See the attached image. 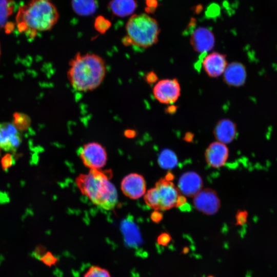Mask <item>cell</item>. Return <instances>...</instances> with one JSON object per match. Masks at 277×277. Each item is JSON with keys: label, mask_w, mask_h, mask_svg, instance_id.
I'll return each instance as SVG.
<instances>
[{"label": "cell", "mask_w": 277, "mask_h": 277, "mask_svg": "<svg viewBox=\"0 0 277 277\" xmlns=\"http://www.w3.org/2000/svg\"><path fill=\"white\" fill-rule=\"evenodd\" d=\"M190 42L195 51L205 54L213 48L215 39L210 30L205 27H199L191 33Z\"/></svg>", "instance_id": "7c38bea8"}, {"label": "cell", "mask_w": 277, "mask_h": 277, "mask_svg": "<svg viewBox=\"0 0 277 277\" xmlns=\"http://www.w3.org/2000/svg\"><path fill=\"white\" fill-rule=\"evenodd\" d=\"M145 79L148 84H153L157 82V76L155 73L151 71L146 75Z\"/></svg>", "instance_id": "f546056e"}, {"label": "cell", "mask_w": 277, "mask_h": 277, "mask_svg": "<svg viewBox=\"0 0 277 277\" xmlns=\"http://www.w3.org/2000/svg\"><path fill=\"white\" fill-rule=\"evenodd\" d=\"M14 159L12 154L7 153L1 158V167L4 171H6L14 164Z\"/></svg>", "instance_id": "484cf974"}, {"label": "cell", "mask_w": 277, "mask_h": 277, "mask_svg": "<svg viewBox=\"0 0 277 277\" xmlns=\"http://www.w3.org/2000/svg\"><path fill=\"white\" fill-rule=\"evenodd\" d=\"M144 200L146 204L155 210H160V200L155 187L150 189L145 194Z\"/></svg>", "instance_id": "44dd1931"}, {"label": "cell", "mask_w": 277, "mask_h": 277, "mask_svg": "<svg viewBox=\"0 0 277 277\" xmlns=\"http://www.w3.org/2000/svg\"><path fill=\"white\" fill-rule=\"evenodd\" d=\"M181 86L177 78H166L157 81L152 89L154 98L159 103L171 105L181 95Z\"/></svg>", "instance_id": "8992f818"}, {"label": "cell", "mask_w": 277, "mask_h": 277, "mask_svg": "<svg viewBox=\"0 0 277 277\" xmlns=\"http://www.w3.org/2000/svg\"><path fill=\"white\" fill-rule=\"evenodd\" d=\"M228 155L229 150L226 144L219 141L211 143L205 153L207 164L215 168L223 166L225 164Z\"/></svg>", "instance_id": "4fadbf2b"}, {"label": "cell", "mask_w": 277, "mask_h": 277, "mask_svg": "<svg viewBox=\"0 0 277 277\" xmlns=\"http://www.w3.org/2000/svg\"><path fill=\"white\" fill-rule=\"evenodd\" d=\"M248 213L245 210H239L235 215L236 224L243 225L247 221Z\"/></svg>", "instance_id": "4316f807"}, {"label": "cell", "mask_w": 277, "mask_h": 277, "mask_svg": "<svg viewBox=\"0 0 277 277\" xmlns=\"http://www.w3.org/2000/svg\"><path fill=\"white\" fill-rule=\"evenodd\" d=\"M179 190L184 195L193 197L203 187L201 176L196 172L189 171L183 173L178 183Z\"/></svg>", "instance_id": "5bb4252c"}, {"label": "cell", "mask_w": 277, "mask_h": 277, "mask_svg": "<svg viewBox=\"0 0 277 277\" xmlns=\"http://www.w3.org/2000/svg\"><path fill=\"white\" fill-rule=\"evenodd\" d=\"M145 3L147 12H153L158 5L157 0H145Z\"/></svg>", "instance_id": "f1b7e54d"}, {"label": "cell", "mask_w": 277, "mask_h": 277, "mask_svg": "<svg viewBox=\"0 0 277 277\" xmlns=\"http://www.w3.org/2000/svg\"><path fill=\"white\" fill-rule=\"evenodd\" d=\"M83 277H111L109 271L99 266L93 265L89 268Z\"/></svg>", "instance_id": "603a6c76"}, {"label": "cell", "mask_w": 277, "mask_h": 277, "mask_svg": "<svg viewBox=\"0 0 277 277\" xmlns=\"http://www.w3.org/2000/svg\"><path fill=\"white\" fill-rule=\"evenodd\" d=\"M125 31L123 44L143 49L155 44L160 32L157 21L146 13L131 15L126 23Z\"/></svg>", "instance_id": "277c9868"}, {"label": "cell", "mask_w": 277, "mask_h": 277, "mask_svg": "<svg viewBox=\"0 0 277 277\" xmlns=\"http://www.w3.org/2000/svg\"><path fill=\"white\" fill-rule=\"evenodd\" d=\"M13 124L20 131L27 129L30 124L29 116L21 113H15L13 117Z\"/></svg>", "instance_id": "7402d4cb"}, {"label": "cell", "mask_w": 277, "mask_h": 277, "mask_svg": "<svg viewBox=\"0 0 277 277\" xmlns=\"http://www.w3.org/2000/svg\"><path fill=\"white\" fill-rule=\"evenodd\" d=\"M71 5L74 12L81 16L91 15L96 9L95 0H72Z\"/></svg>", "instance_id": "ac0fdd59"}, {"label": "cell", "mask_w": 277, "mask_h": 277, "mask_svg": "<svg viewBox=\"0 0 277 277\" xmlns=\"http://www.w3.org/2000/svg\"><path fill=\"white\" fill-rule=\"evenodd\" d=\"M163 217V214L160 212V210H154L151 214V220L156 223H158L161 221Z\"/></svg>", "instance_id": "4dcf8cb0"}, {"label": "cell", "mask_w": 277, "mask_h": 277, "mask_svg": "<svg viewBox=\"0 0 277 277\" xmlns=\"http://www.w3.org/2000/svg\"><path fill=\"white\" fill-rule=\"evenodd\" d=\"M1 45H0V57H1Z\"/></svg>", "instance_id": "d590c367"}, {"label": "cell", "mask_w": 277, "mask_h": 277, "mask_svg": "<svg viewBox=\"0 0 277 277\" xmlns=\"http://www.w3.org/2000/svg\"><path fill=\"white\" fill-rule=\"evenodd\" d=\"M77 153L83 164L90 169H101L106 164V150L98 142H91L84 144L78 149Z\"/></svg>", "instance_id": "5b68a950"}, {"label": "cell", "mask_w": 277, "mask_h": 277, "mask_svg": "<svg viewBox=\"0 0 277 277\" xmlns=\"http://www.w3.org/2000/svg\"><path fill=\"white\" fill-rule=\"evenodd\" d=\"M108 7L112 14L117 17H126L131 15L136 10V0H111Z\"/></svg>", "instance_id": "e0dca14e"}, {"label": "cell", "mask_w": 277, "mask_h": 277, "mask_svg": "<svg viewBox=\"0 0 277 277\" xmlns=\"http://www.w3.org/2000/svg\"><path fill=\"white\" fill-rule=\"evenodd\" d=\"M193 203L197 210L207 215L216 213L221 206L216 192L209 188L200 190L193 196Z\"/></svg>", "instance_id": "52a82bcc"}, {"label": "cell", "mask_w": 277, "mask_h": 277, "mask_svg": "<svg viewBox=\"0 0 277 277\" xmlns=\"http://www.w3.org/2000/svg\"><path fill=\"white\" fill-rule=\"evenodd\" d=\"M171 237L170 234L166 232L161 233L157 239V243L162 246H166L170 242Z\"/></svg>", "instance_id": "83f0119b"}, {"label": "cell", "mask_w": 277, "mask_h": 277, "mask_svg": "<svg viewBox=\"0 0 277 277\" xmlns=\"http://www.w3.org/2000/svg\"><path fill=\"white\" fill-rule=\"evenodd\" d=\"M39 261L48 267H52L57 264L58 258L51 252L47 251L39 259Z\"/></svg>", "instance_id": "d4e9b609"}, {"label": "cell", "mask_w": 277, "mask_h": 277, "mask_svg": "<svg viewBox=\"0 0 277 277\" xmlns=\"http://www.w3.org/2000/svg\"><path fill=\"white\" fill-rule=\"evenodd\" d=\"M206 277H214V276L213 275H209L207 276Z\"/></svg>", "instance_id": "e575fe53"}, {"label": "cell", "mask_w": 277, "mask_h": 277, "mask_svg": "<svg viewBox=\"0 0 277 277\" xmlns=\"http://www.w3.org/2000/svg\"><path fill=\"white\" fill-rule=\"evenodd\" d=\"M125 135L128 138H132L135 135V131L132 130H127L125 131Z\"/></svg>", "instance_id": "d6a6232c"}, {"label": "cell", "mask_w": 277, "mask_h": 277, "mask_svg": "<svg viewBox=\"0 0 277 277\" xmlns=\"http://www.w3.org/2000/svg\"><path fill=\"white\" fill-rule=\"evenodd\" d=\"M158 162L162 168L170 169L176 166L177 159L174 152L170 149H165L160 153L158 158Z\"/></svg>", "instance_id": "d6986e66"}, {"label": "cell", "mask_w": 277, "mask_h": 277, "mask_svg": "<svg viewBox=\"0 0 277 277\" xmlns=\"http://www.w3.org/2000/svg\"><path fill=\"white\" fill-rule=\"evenodd\" d=\"M121 188L125 195L135 200L145 194L146 182L142 175L131 173L124 177L121 182Z\"/></svg>", "instance_id": "30bf717a"}, {"label": "cell", "mask_w": 277, "mask_h": 277, "mask_svg": "<svg viewBox=\"0 0 277 277\" xmlns=\"http://www.w3.org/2000/svg\"><path fill=\"white\" fill-rule=\"evenodd\" d=\"M14 7L13 0H0V29L6 25Z\"/></svg>", "instance_id": "ffe728a7"}, {"label": "cell", "mask_w": 277, "mask_h": 277, "mask_svg": "<svg viewBox=\"0 0 277 277\" xmlns=\"http://www.w3.org/2000/svg\"><path fill=\"white\" fill-rule=\"evenodd\" d=\"M165 179L168 181H171L174 179V175L172 173L169 172L167 174Z\"/></svg>", "instance_id": "836d02e7"}, {"label": "cell", "mask_w": 277, "mask_h": 277, "mask_svg": "<svg viewBox=\"0 0 277 277\" xmlns=\"http://www.w3.org/2000/svg\"><path fill=\"white\" fill-rule=\"evenodd\" d=\"M111 22L103 16H98L94 21L95 29L101 34L105 33L111 27Z\"/></svg>", "instance_id": "cb8c5ba5"}, {"label": "cell", "mask_w": 277, "mask_h": 277, "mask_svg": "<svg viewBox=\"0 0 277 277\" xmlns=\"http://www.w3.org/2000/svg\"><path fill=\"white\" fill-rule=\"evenodd\" d=\"M111 172L90 169L86 174H80L75 183L81 193L100 208L113 209L118 202L116 189L110 181Z\"/></svg>", "instance_id": "3957f363"}, {"label": "cell", "mask_w": 277, "mask_h": 277, "mask_svg": "<svg viewBox=\"0 0 277 277\" xmlns=\"http://www.w3.org/2000/svg\"><path fill=\"white\" fill-rule=\"evenodd\" d=\"M106 64L101 56L77 52L70 60L67 77L76 91L86 92L97 88L106 74Z\"/></svg>", "instance_id": "6da1fadb"}, {"label": "cell", "mask_w": 277, "mask_h": 277, "mask_svg": "<svg viewBox=\"0 0 277 277\" xmlns=\"http://www.w3.org/2000/svg\"><path fill=\"white\" fill-rule=\"evenodd\" d=\"M58 18V12L51 0H31L19 7L15 21L21 33L33 37L38 32L52 29Z\"/></svg>", "instance_id": "7a4b0ae2"}, {"label": "cell", "mask_w": 277, "mask_h": 277, "mask_svg": "<svg viewBox=\"0 0 277 277\" xmlns=\"http://www.w3.org/2000/svg\"><path fill=\"white\" fill-rule=\"evenodd\" d=\"M186 203V199L184 196L180 195L177 200L176 207H181L184 205Z\"/></svg>", "instance_id": "1f68e13d"}, {"label": "cell", "mask_w": 277, "mask_h": 277, "mask_svg": "<svg viewBox=\"0 0 277 277\" xmlns=\"http://www.w3.org/2000/svg\"><path fill=\"white\" fill-rule=\"evenodd\" d=\"M160 200V211L170 209L176 206L179 190L174 184L165 178L161 179L156 184Z\"/></svg>", "instance_id": "9c48e42d"}, {"label": "cell", "mask_w": 277, "mask_h": 277, "mask_svg": "<svg viewBox=\"0 0 277 277\" xmlns=\"http://www.w3.org/2000/svg\"><path fill=\"white\" fill-rule=\"evenodd\" d=\"M228 65L226 56L213 52L205 54L202 60V66L207 75L212 78L222 75Z\"/></svg>", "instance_id": "8fae6325"}, {"label": "cell", "mask_w": 277, "mask_h": 277, "mask_svg": "<svg viewBox=\"0 0 277 277\" xmlns=\"http://www.w3.org/2000/svg\"><path fill=\"white\" fill-rule=\"evenodd\" d=\"M22 141L20 131L12 123L0 124V149L9 153L15 152Z\"/></svg>", "instance_id": "ba28073f"}, {"label": "cell", "mask_w": 277, "mask_h": 277, "mask_svg": "<svg viewBox=\"0 0 277 277\" xmlns=\"http://www.w3.org/2000/svg\"><path fill=\"white\" fill-rule=\"evenodd\" d=\"M223 74L225 83L232 87L243 86L247 77L245 66L241 63L236 62L228 64Z\"/></svg>", "instance_id": "9a60e30c"}, {"label": "cell", "mask_w": 277, "mask_h": 277, "mask_svg": "<svg viewBox=\"0 0 277 277\" xmlns=\"http://www.w3.org/2000/svg\"><path fill=\"white\" fill-rule=\"evenodd\" d=\"M213 132L217 141L228 144L231 143L236 136V125L229 119H222L215 125Z\"/></svg>", "instance_id": "2e32d148"}]
</instances>
